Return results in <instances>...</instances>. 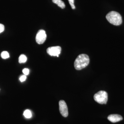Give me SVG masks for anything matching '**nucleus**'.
Returning <instances> with one entry per match:
<instances>
[{
  "instance_id": "obj_1",
  "label": "nucleus",
  "mask_w": 124,
  "mask_h": 124,
  "mask_svg": "<svg viewBox=\"0 0 124 124\" xmlns=\"http://www.w3.org/2000/svg\"><path fill=\"white\" fill-rule=\"evenodd\" d=\"M90 59L87 54H82L78 55L74 62V67L77 70H80L88 65Z\"/></svg>"
},
{
  "instance_id": "obj_2",
  "label": "nucleus",
  "mask_w": 124,
  "mask_h": 124,
  "mask_svg": "<svg viewBox=\"0 0 124 124\" xmlns=\"http://www.w3.org/2000/svg\"><path fill=\"white\" fill-rule=\"evenodd\" d=\"M107 20L111 24L119 26L122 23V18L119 13L116 11H111L108 13L106 16Z\"/></svg>"
},
{
  "instance_id": "obj_3",
  "label": "nucleus",
  "mask_w": 124,
  "mask_h": 124,
  "mask_svg": "<svg viewBox=\"0 0 124 124\" xmlns=\"http://www.w3.org/2000/svg\"><path fill=\"white\" fill-rule=\"evenodd\" d=\"M94 99L99 104H106L108 99L107 93L104 91H99L94 94Z\"/></svg>"
},
{
  "instance_id": "obj_4",
  "label": "nucleus",
  "mask_w": 124,
  "mask_h": 124,
  "mask_svg": "<svg viewBox=\"0 0 124 124\" xmlns=\"http://www.w3.org/2000/svg\"><path fill=\"white\" fill-rule=\"evenodd\" d=\"M46 35L45 31L43 30H40L38 31L36 36V40L37 44H41L45 41Z\"/></svg>"
},
{
  "instance_id": "obj_5",
  "label": "nucleus",
  "mask_w": 124,
  "mask_h": 124,
  "mask_svg": "<svg viewBox=\"0 0 124 124\" xmlns=\"http://www.w3.org/2000/svg\"><path fill=\"white\" fill-rule=\"evenodd\" d=\"M59 109L60 113L64 117H67L68 115V108L66 102L64 100L59 101Z\"/></svg>"
},
{
  "instance_id": "obj_6",
  "label": "nucleus",
  "mask_w": 124,
  "mask_h": 124,
  "mask_svg": "<svg viewBox=\"0 0 124 124\" xmlns=\"http://www.w3.org/2000/svg\"><path fill=\"white\" fill-rule=\"evenodd\" d=\"M62 50L60 46H54L49 47L46 50L47 53L49 55L53 56L59 57V55L60 54Z\"/></svg>"
},
{
  "instance_id": "obj_7",
  "label": "nucleus",
  "mask_w": 124,
  "mask_h": 124,
  "mask_svg": "<svg viewBox=\"0 0 124 124\" xmlns=\"http://www.w3.org/2000/svg\"><path fill=\"white\" fill-rule=\"evenodd\" d=\"M108 119L112 123H116L122 120L123 117L117 114H112L108 116Z\"/></svg>"
},
{
  "instance_id": "obj_8",
  "label": "nucleus",
  "mask_w": 124,
  "mask_h": 124,
  "mask_svg": "<svg viewBox=\"0 0 124 124\" xmlns=\"http://www.w3.org/2000/svg\"><path fill=\"white\" fill-rule=\"evenodd\" d=\"M52 1L62 9L64 8L65 7V4L62 0H52Z\"/></svg>"
},
{
  "instance_id": "obj_9",
  "label": "nucleus",
  "mask_w": 124,
  "mask_h": 124,
  "mask_svg": "<svg viewBox=\"0 0 124 124\" xmlns=\"http://www.w3.org/2000/svg\"><path fill=\"white\" fill-rule=\"evenodd\" d=\"M27 60V57L24 54H21L19 58V62L20 63H25L26 62Z\"/></svg>"
},
{
  "instance_id": "obj_10",
  "label": "nucleus",
  "mask_w": 124,
  "mask_h": 124,
  "mask_svg": "<svg viewBox=\"0 0 124 124\" xmlns=\"http://www.w3.org/2000/svg\"><path fill=\"white\" fill-rule=\"evenodd\" d=\"M1 57L3 59H6L9 57L8 53L6 51H2L1 54Z\"/></svg>"
},
{
  "instance_id": "obj_11",
  "label": "nucleus",
  "mask_w": 124,
  "mask_h": 124,
  "mask_svg": "<svg viewBox=\"0 0 124 124\" xmlns=\"http://www.w3.org/2000/svg\"><path fill=\"white\" fill-rule=\"evenodd\" d=\"M23 115L24 116L27 118H31L32 116L31 113V111L28 110H27L24 111Z\"/></svg>"
},
{
  "instance_id": "obj_12",
  "label": "nucleus",
  "mask_w": 124,
  "mask_h": 124,
  "mask_svg": "<svg viewBox=\"0 0 124 124\" xmlns=\"http://www.w3.org/2000/svg\"><path fill=\"white\" fill-rule=\"evenodd\" d=\"M68 1H69V4L70 5L72 8L73 9H75V6L74 4V0H68Z\"/></svg>"
},
{
  "instance_id": "obj_13",
  "label": "nucleus",
  "mask_w": 124,
  "mask_h": 124,
  "mask_svg": "<svg viewBox=\"0 0 124 124\" xmlns=\"http://www.w3.org/2000/svg\"><path fill=\"white\" fill-rule=\"evenodd\" d=\"M23 73L25 75H27L29 74V70L27 68H24L23 70Z\"/></svg>"
},
{
  "instance_id": "obj_14",
  "label": "nucleus",
  "mask_w": 124,
  "mask_h": 124,
  "mask_svg": "<svg viewBox=\"0 0 124 124\" xmlns=\"http://www.w3.org/2000/svg\"><path fill=\"white\" fill-rule=\"evenodd\" d=\"M5 30L4 26L3 24L0 23V33L3 32Z\"/></svg>"
},
{
  "instance_id": "obj_15",
  "label": "nucleus",
  "mask_w": 124,
  "mask_h": 124,
  "mask_svg": "<svg viewBox=\"0 0 124 124\" xmlns=\"http://www.w3.org/2000/svg\"><path fill=\"white\" fill-rule=\"evenodd\" d=\"M26 79V77L25 75H23L22 76L20 77V81L22 82H23L24 81H25Z\"/></svg>"
}]
</instances>
